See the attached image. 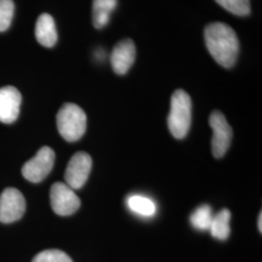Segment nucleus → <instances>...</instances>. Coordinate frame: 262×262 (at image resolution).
Segmentation results:
<instances>
[{
  "instance_id": "f257e3e1",
  "label": "nucleus",
  "mask_w": 262,
  "mask_h": 262,
  "mask_svg": "<svg viewBox=\"0 0 262 262\" xmlns=\"http://www.w3.org/2000/svg\"><path fill=\"white\" fill-rule=\"evenodd\" d=\"M206 47L213 58L225 68L234 66L239 55V40L234 29L222 21L211 23L204 30Z\"/></svg>"
},
{
  "instance_id": "f03ea898",
  "label": "nucleus",
  "mask_w": 262,
  "mask_h": 262,
  "mask_svg": "<svg viewBox=\"0 0 262 262\" xmlns=\"http://www.w3.org/2000/svg\"><path fill=\"white\" fill-rule=\"evenodd\" d=\"M167 122L169 130L176 139L187 136L191 123V99L185 91L177 90L172 94Z\"/></svg>"
},
{
  "instance_id": "7ed1b4c3",
  "label": "nucleus",
  "mask_w": 262,
  "mask_h": 262,
  "mask_svg": "<svg viewBox=\"0 0 262 262\" xmlns=\"http://www.w3.org/2000/svg\"><path fill=\"white\" fill-rule=\"evenodd\" d=\"M56 125L59 134L68 142L80 140L86 129V115L74 103H66L56 115Z\"/></svg>"
},
{
  "instance_id": "20e7f679",
  "label": "nucleus",
  "mask_w": 262,
  "mask_h": 262,
  "mask_svg": "<svg viewBox=\"0 0 262 262\" xmlns=\"http://www.w3.org/2000/svg\"><path fill=\"white\" fill-rule=\"evenodd\" d=\"M56 154L50 147H42L37 154L26 162L21 169V174L31 183L42 182L54 167Z\"/></svg>"
},
{
  "instance_id": "39448f33",
  "label": "nucleus",
  "mask_w": 262,
  "mask_h": 262,
  "mask_svg": "<svg viewBox=\"0 0 262 262\" xmlns=\"http://www.w3.org/2000/svg\"><path fill=\"white\" fill-rule=\"evenodd\" d=\"M209 124L213 129L212 151L215 159H222L229 149L232 140V128L226 121L225 115L214 111L210 115Z\"/></svg>"
},
{
  "instance_id": "423d86ee",
  "label": "nucleus",
  "mask_w": 262,
  "mask_h": 262,
  "mask_svg": "<svg viewBox=\"0 0 262 262\" xmlns=\"http://www.w3.org/2000/svg\"><path fill=\"white\" fill-rule=\"evenodd\" d=\"M51 205L54 212L58 215L74 214L81 206V200L76 195L74 190L64 183H56L50 191Z\"/></svg>"
},
{
  "instance_id": "0eeeda50",
  "label": "nucleus",
  "mask_w": 262,
  "mask_h": 262,
  "mask_svg": "<svg viewBox=\"0 0 262 262\" xmlns=\"http://www.w3.org/2000/svg\"><path fill=\"white\" fill-rule=\"evenodd\" d=\"M93 160L84 151L76 152L70 159L66 167L64 179L67 186L72 189H79L84 186L92 171Z\"/></svg>"
},
{
  "instance_id": "6e6552de",
  "label": "nucleus",
  "mask_w": 262,
  "mask_h": 262,
  "mask_svg": "<svg viewBox=\"0 0 262 262\" xmlns=\"http://www.w3.org/2000/svg\"><path fill=\"white\" fill-rule=\"evenodd\" d=\"M26 199L17 188L7 187L0 195V222L11 224L24 215Z\"/></svg>"
},
{
  "instance_id": "1a4fd4ad",
  "label": "nucleus",
  "mask_w": 262,
  "mask_h": 262,
  "mask_svg": "<svg viewBox=\"0 0 262 262\" xmlns=\"http://www.w3.org/2000/svg\"><path fill=\"white\" fill-rule=\"evenodd\" d=\"M135 57L136 48L134 42L129 38L120 41L113 49L110 57L114 72L118 75L126 74L133 66Z\"/></svg>"
},
{
  "instance_id": "9d476101",
  "label": "nucleus",
  "mask_w": 262,
  "mask_h": 262,
  "mask_svg": "<svg viewBox=\"0 0 262 262\" xmlns=\"http://www.w3.org/2000/svg\"><path fill=\"white\" fill-rule=\"evenodd\" d=\"M21 95L19 91L12 85L0 89V122L12 123L15 122L19 114Z\"/></svg>"
},
{
  "instance_id": "9b49d317",
  "label": "nucleus",
  "mask_w": 262,
  "mask_h": 262,
  "mask_svg": "<svg viewBox=\"0 0 262 262\" xmlns=\"http://www.w3.org/2000/svg\"><path fill=\"white\" fill-rule=\"evenodd\" d=\"M35 37L43 47L53 48L57 42V31L54 18L47 13L41 14L36 21Z\"/></svg>"
},
{
  "instance_id": "f8f14e48",
  "label": "nucleus",
  "mask_w": 262,
  "mask_h": 262,
  "mask_svg": "<svg viewBox=\"0 0 262 262\" xmlns=\"http://www.w3.org/2000/svg\"><path fill=\"white\" fill-rule=\"evenodd\" d=\"M118 5V0H94L93 23L96 29L105 28L110 20L113 11Z\"/></svg>"
},
{
  "instance_id": "ddd939ff",
  "label": "nucleus",
  "mask_w": 262,
  "mask_h": 262,
  "mask_svg": "<svg viewBox=\"0 0 262 262\" xmlns=\"http://www.w3.org/2000/svg\"><path fill=\"white\" fill-rule=\"evenodd\" d=\"M230 219L231 213L228 209H223L215 215H213V220L209 230L211 235L221 241H225L230 235Z\"/></svg>"
},
{
  "instance_id": "4468645a",
  "label": "nucleus",
  "mask_w": 262,
  "mask_h": 262,
  "mask_svg": "<svg viewBox=\"0 0 262 262\" xmlns=\"http://www.w3.org/2000/svg\"><path fill=\"white\" fill-rule=\"evenodd\" d=\"M213 220L212 208L207 204L198 207L190 215V224L197 230H209Z\"/></svg>"
},
{
  "instance_id": "2eb2a0df",
  "label": "nucleus",
  "mask_w": 262,
  "mask_h": 262,
  "mask_svg": "<svg viewBox=\"0 0 262 262\" xmlns=\"http://www.w3.org/2000/svg\"><path fill=\"white\" fill-rule=\"evenodd\" d=\"M215 2L235 16L246 17L251 13V0H215Z\"/></svg>"
},
{
  "instance_id": "dca6fc26",
  "label": "nucleus",
  "mask_w": 262,
  "mask_h": 262,
  "mask_svg": "<svg viewBox=\"0 0 262 262\" xmlns=\"http://www.w3.org/2000/svg\"><path fill=\"white\" fill-rule=\"evenodd\" d=\"M131 210L142 215H151L156 212V206L149 198L139 195H133L127 200Z\"/></svg>"
},
{
  "instance_id": "f3484780",
  "label": "nucleus",
  "mask_w": 262,
  "mask_h": 262,
  "mask_svg": "<svg viewBox=\"0 0 262 262\" xmlns=\"http://www.w3.org/2000/svg\"><path fill=\"white\" fill-rule=\"evenodd\" d=\"M15 4L13 0H0V32L6 31L14 17Z\"/></svg>"
},
{
  "instance_id": "a211bd4d",
  "label": "nucleus",
  "mask_w": 262,
  "mask_h": 262,
  "mask_svg": "<svg viewBox=\"0 0 262 262\" xmlns=\"http://www.w3.org/2000/svg\"><path fill=\"white\" fill-rule=\"evenodd\" d=\"M32 262H73L68 254L59 250H46L38 253Z\"/></svg>"
},
{
  "instance_id": "6ab92c4d",
  "label": "nucleus",
  "mask_w": 262,
  "mask_h": 262,
  "mask_svg": "<svg viewBox=\"0 0 262 262\" xmlns=\"http://www.w3.org/2000/svg\"><path fill=\"white\" fill-rule=\"evenodd\" d=\"M262 213L260 212V214L258 215V222H257V225H258V229H259V232H262Z\"/></svg>"
}]
</instances>
